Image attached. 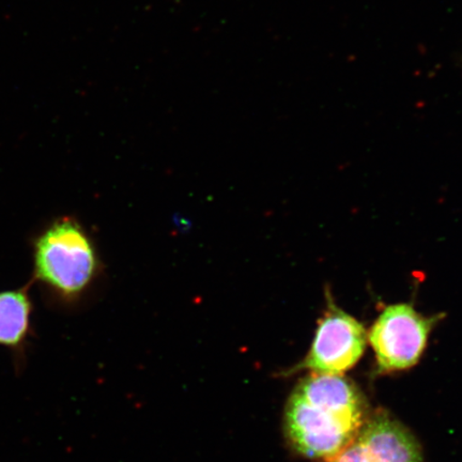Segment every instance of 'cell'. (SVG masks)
Masks as SVG:
<instances>
[{"label":"cell","instance_id":"cell-4","mask_svg":"<svg viewBox=\"0 0 462 462\" xmlns=\"http://www.w3.org/2000/svg\"><path fill=\"white\" fill-rule=\"evenodd\" d=\"M367 343V330L363 323L340 309L328 291L326 308L318 320L308 355L289 369L288 374L309 371L310 374L343 375L360 361Z\"/></svg>","mask_w":462,"mask_h":462},{"label":"cell","instance_id":"cell-5","mask_svg":"<svg viewBox=\"0 0 462 462\" xmlns=\"http://www.w3.org/2000/svg\"><path fill=\"white\" fill-rule=\"evenodd\" d=\"M326 462H423V455L406 427L380 412L367 418L354 440Z\"/></svg>","mask_w":462,"mask_h":462},{"label":"cell","instance_id":"cell-6","mask_svg":"<svg viewBox=\"0 0 462 462\" xmlns=\"http://www.w3.org/2000/svg\"><path fill=\"white\" fill-rule=\"evenodd\" d=\"M32 311L26 287L0 292V345L15 346L25 339Z\"/></svg>","mask_w":462,"mask_h":462},{"label":"cell","instance_id":"cell-3","mask_svg":"<svg viewBox=\"0 0 462 462\" xmlns=\"http://www.w3.org/2000/svg\"><path fill=\"white\" fill-rule=\"evenodd\" d=\"M443 318V314L423 315L412 303L384 306L367 330V342L374 350L378 374L401 372L417 365L433 328Z\"/></svg>","mask_w":462,"mask_h":462},{"label":"cell","instance_id":"cell-1","mask_svg":"<svg viewBox=\"0 0 462 462\" xmlns=\"http://www.w3.org/2000/svg\"><path fill=\"white\" fill-rule=\"evenodd\" d=\"M367 418L365 398L351 380L310 374L289 397L285 432L299 454L328 460L354 440Z\"/></svg>","mask_w":462,"mask_h":462},{"label":"cell","instance_id":"cell-2","mask_svg":"<svg viewBox=\"0 0 462 462\" xmlns=\"http://www.w3.org/2000/svg\"><path fill=\"white\" fill-rule=\"evenodd\" d=\"M97 267L94 244L71 217L57 219L34 240V280L61 300L72 301L82 296Z\"/></svg>","mask_w":462,"mask_h":462}]
</instances>
